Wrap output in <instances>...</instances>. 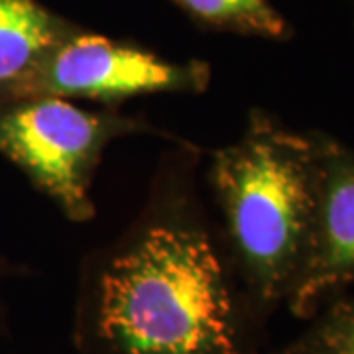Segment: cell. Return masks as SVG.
<instances>
[{
  "label": "cell",
  "instance_id": "cell-6",
  "mask_svg": "<svg viewBox=\"0 0 354 354\" xmlns=\"http://www.w3.org/2000/svg\"><path fill=\"white\" fill-rule=\"evenodd\" d=\"M75 30L39 0H0V101L24 99L41 64Z\"/></svg>",
  "mask_w": 354,
  "mask_h": 354
},
{
  "label": "cell",
  "instance_id": "cell-2",
  "mask_svg": "<svg viewBox=\"0 0 354 354\" xmlns=\"http://www.w3.org/2000/svg\"><path fill=\"white\" fill-rule=\"evenodd\" d=\"M207 181L228 262L258 323L288 304L309 256L319 195L315 132L252 109L241 138L213 152Z\"/></svg>",
  "mask_w": 354,
  "mask_h": 354
},
{
  "label": "cell",
  "instance_id": "cell-5",
  "mask_svg": "<svg viewBox=\"0 0 354 354\" xmlns=\"http://www.w3.org/2000/svg\"><path fill=\"white\" fill-rule=\"evenodd\" d=\"M319 195L315 227L304 272L288 307L309 319L348 286H354V150L329 134L315 132Z\"/></svg>",
  "mask_w": 354,
  "mask_h": 354
},
{
  "label": "cell",
  "instance_id": "cell-1",
  "mask_svg": "<svg viewBox=\"0 0 354 354\" xmlns=\"http://www.w3.org/2000/svg\"><path fill=\"white\" fill-rule=\"evenodd\" d=\"M201 150L164 153L132 225L81 264L85 354H258L252 313L201 199Z\"/></svg>",
  "mask_w": 354,
  "mask_h": 354
},
{
  "label": "cell",
  "instance_id": "cell-8",
  "mask_svg": "<svg viewBox=\"0 0 354 354\" xmlns=\"http://www.w3.org/2000/svg\"><path fill=\"white\" fill-rule=\"evenodd\" d=\"M283 354H354V297L330 299L329 307Z\"/></svg>",
  "mask_w": 354,
  "mask_h": 354
},
{
  "label": "cell",
  "instance_id": "cell-9",
  "mask_svg": "<svg viewBox=\"0 0 354 354\" xmlns=\"http://www.w3.org/2000/svg\"><path fill=\"white\" fill-rule=\"evenodd\" d=\"M2 274H4V266L0 262V278H2ZM0 315H2V305H0Z\"/></svg>",
  "mask_w": 354,
  "mask_h": 354
},
{
  "label": "cell",
  "instance_id": "cell-4",
  "mask_svg": "<svg viewBox=\"0 0 354 354\" xmlns=\"http://www.w3.org/2000/svg\"><path fill=\"white\" fill-rule=\"evenodd\" d=\"M209 83L207 62H174L136 41L93 34L79 26L41 64L26 97H59L114 109L142 95H199Z\"/></svg>",
  "mask_w": 354,
  "mask_h": 354
},
{
  "label": "cell",
  "instance_id": "cell-3",
  "mask_svg": "<svg viewBox=\"0 0 354 354\" xmlns=\"http://www.w3.org/2000/svg\"><path fill=\"white\" fill-rule=\"evenodd\" d=\"M134 134L179 140L109 106L91 111L59 97L0 101V153L73 223L95 216L91 185L109 144Z\"/></svg>",
  "mask_w": 354,
  "mask_h": 354
},
{
  "label": "cell",
  "instance_id": "cell-7",
  "mask_svg": "<svg viewBox=\"0 0 354 354\" xmlns=\"http://www.w3.org/2000/svg\"><path fill=\"white\" fill-rule=\"evenodd\" d=\"M205 30L264 39H288L290 22L270 0H171Z\"/></svg>",
  "mask_w": 354,
  "mask_h": 354
}]
</instances>
